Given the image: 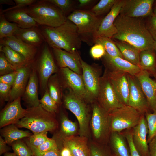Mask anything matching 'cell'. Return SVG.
I'll return each instance as SVG.
<instances>
[{
	"label": "cell",
	"mask_w": 156,
	"mask_h": 156,
	"mask_svg": "<svg viewBox=\"0 0 156 156\" xmlns=\"http://www.w3.org/2000/svg\"><path fill=\"white\" fill-rule=\"evenodd\" d=\"M114 25L117 32L112 37L128 43L140 51L153 50L155 40L141 18H132L119 14Z\"/></svg>",
	"instance_id": "cell-1"
},
{
	"label": "cell",
	"mask_w": 156,
	"mask_h": 156,
	"mask_svg": "<svg viewBox=\"0 0 156 156\" xmlns=\"http://www.w3.org/2000/svg\"><path fill=\"white\" fill-rule=\"evenodd\" d=\"M40 30L46 42L52 48L74 52L81 47L82 41L77 27L67 19L60 26L53 27L41 26Z\"/></svg>",
	"instance_id": "cell-2"
},
{
	"label": "cell",
	"mask_w": 156,
	"mask_h": 156,
	"mask_svg": "<svg viewBox=\"0 0 156 156\" xmlns=\"http://www.w3.org/2000/svg\"><path fill=\"white\" fill-rule=\"evenodd\" d=\"M25 116L15 125L18 127L27 129L33 134L53 131L57 127L54 114L45 110L40 104L27 108Z\"/></svg>",
	"instance_id": "cell-3"
},
{
	"label": "cell",
	"mask_w": 156,
	"mask_h": 156,
	"mask_svg": "<svg viewBox=\"0 0 156 156\" xmlns=\"http://www.w3.org/2000/svg\"><path fill=\"white\" fill-rule=\"evenodd\" d=\"M25 9L27 13L41 26L56 27L67 19L60 9L46 0L37 1Z\"/></svg>",
	"instance_id": "cell-4"
},
{
	"label": "cell",
	"mask_w": 156,
	"mask_h": 156,
	"mask_svg": "<svg viewBox=\"0 0 156 156\" xmlns=\"http://www.w3.org/2000/svg\"><path fill=\"white\" fill-rule=\"evenodd\" d=\"M77 26L82 41L88 45L95 44L96 36L103 19L90 11L76 10L67 17Z\"/></svg>",
	"instance_id": "cell-5"
},
{
	"label": "cell",
	"mask_w": 156,
	"mask_h": 156,
	"mask_svg": "<svg viewBox=\"0 0 156 156\" xmlns=\"http://www.w3.org/2000/svg\"><path fill=\"white\" fill-rule=\"evenodd\" d=\"M68 89L63 96L64 106L73 114L77 119L79 126V135L88 138L89 133L91 116L87 102L71 90Z\"/></svg>",
	"instance_id": "cell-6"
},
{
	"label": "cell",
	"mask_w": 156,
	"mask_h": 156,
	"mask_svg": "<svg viewBox=\"0 0 156 156\" xmlns=\"http://www.w3.org/2000/svg\"><path fill=\"white\" fill-rule=\"evenodd\" d=\"M92 114L90 125L92 135L98 144L107 145L111 133L109 114L96 100L92 103Z\"/></svg>",
	"instance_id": "cell-7"
},
{
	"label": "cell",
	"mask_w": 156,
	"mask_h": 156,
	"mask_svg": "<svg viewBox=\"0 0 156 156\" xmlns=\"http://www.w3.org/2000/svg\"><path fill=\"white\" fill-rule=\"evenodd\" d=\"M109 114L111 133L133 128L139 123L143 115L129 105H124Z\"/></svg>",
	"instance_id": "cell-8"
},
{
	"label": "cell",
	"mask_w": 156,
	"mask_h": 156,
	"mask_svg": "<svg viewBox=\"0 0 156 156\" xmlns=\"http://www.w3.org/2000/svg\"><path fill=\"white\" fill-rule=\"evenodd\" d=\"M96 101L108 113L124 105L118 98L105 70L100 78Z\"/></svg>",
	"instance_id": "cell-9"
},
{
	"label": "cell",
	"mask_w": 156,
	"mask_h": 156,
	"mask_svg": "<svg viewBox=\"0 0 156 156\" xmlns=\"http://www.w3.org/2000/svg\"><path fill=\"white\" fill-rule=\"evenodd\" d=\"M82 76L86 94V101L92 103L96 100L99 90L101 69L99 66L90 65L81 58Z\"/></svg>",
	"instance_id": "cell-10"
},
{
	"label": "cell",
	"mask_w": 156,
	"mask_h": 156,
	"mask_svg": "<svg viewBox=\"0 0 156 156\" xmlns=\"http://www.w3.org/2000/svg\"><path fill=\"white\" fill-rule=\"evenodd\" d=\"M129 86L128 105L142 114L151 112L146 97L135 75L128 73Z\"/></svg>",
	"instance_id": "cell-11"
},
{
	"label": "cell",
	"mask_w": 156,
	"mask_h": 156,
	"mask_svg": "<svg viewBox=\"0 0 156 156\" xmlns=\"http://www.w3.org/2000/svg\"><path fill=\"white\" fill-rule=\"evenodd\" d=\"M38 63L41 87L43 90L47 88L50 77L58 70L52 53L47 43H44Z\"/></svg>",
	"instance_id": "cell-12"
},
{
	"label": "cell",
	"mask_w": 156,
	"mask_h": 156,
	"mask_svg": "<svg viewBox=\"0 0 156 156\" xmlns=\"http://www.w3.org/2000/svg\"><path fill=\"white\" fill-rule=\"evenodd\" d=\"M154 0H124L119 14L130 18L148 17L153 15Z\"/></svg>",
	"instance_id": "cell-13"
},
{
	"label": "cell",
	"mask_w": 156,
	"mask_h": 156,
	"mask_svg": "<svg viewBox=\"0 0 156 156\" xmlns=\"http://www.w3.org/2000/svg\"><path fill=\"white\" fill-rule=\"evenodd\" d=\"M105 70L119 100L123 105H128L129 92L128 73Z\"/></svg>",
	"instance_id": "cell-14"
},
{
	"label": "cell",
	"mask_w": 156,
	"mask_h": 156,
	"mask_svg": "<svg viewBox=\"0 0 156 156\" xmlns=\"http://www.w3.org/2000/svg\"><path fill=\"white\" fill-rule=\"evenodd\" d=\"M124 1V0H117L107 15L103 18L96 34V39L100 37L111 38L116 34L117 30L114 23L120 14Z\"/></svg>",
	"instance_id": "cell-15"
},
{
	"label": "cell",
	"mask_w": 156,
	"mask_h": 156,
	"mask_svg": "<svg viewBox=\"0 0 156 156\" xmlns=\"http://www.w3.org/2000/svg\"><path fill=\"white\" fill-rule=\"evenodd\" d=\"M53 53L60 68H68L81 75L82 69L81 58L77 51L69 52L63 49L52 48Z\"/></svg>",
	"instance_id": "cell-16"
},
{
	"label": "cell",
	"mask_w": 156,
	"mask_h": 156,
	"mask_svg": "<svg viewBox=\"0 0 156 156\" xmlns=\"http://www.w3.org/2000/svg\"><path fill=\"white\" fill-rule=\"evenodd\" d=\"M26 109H23L21 103V97L8 104L1 111L0 127L15 124L25 116Z\"/></svg>",
	"instance_id": "cell-17"
},
{
	"label": "cell",
	"mask_w": 156,
	"mask_h": 156,
	"mask_svg": "<svg viewBox=\"0 0 156 156\" xmlns=\"http://www.w3.org/2000/svg\"><path fill=\"white\" fill-rule=\"evenodd\" d=\"M148 131L147 122L143 114L139 123L132 129L133 143L141 156H149L147 141Z\"/></svg>",
	"instance_id": "cell-18"
},
{
	"label": "cell",
	"mask_w": 156,
	"mask_h": 156,
	"mask_svg": "<svg viewBox=\"0 0 156 156\" xmlns=\"http://www.w3.org/2000/svg\"><path fill=\"white\" fill-rule=\"evenodd\" d=\"M60 71L66 87L86 101V94L82 75L68 68H60Z\"/></svg>",
	"instance_id": "cell-19"
},
{
	"label": "cell",
	"mask_w": 156,
	"mask_h": 156,
	"mask_svg": "<svg viewBox=\"0 0 156 156\" xmlns=\"http://www.w3.org/2000/svg\"><path fill=\"white\" fill-rule=\"evenodd\" d=\"M102 58L105 69L108 70L122 72L135 75L141 70L138 66L121 57H111L106 53Z\"/></svg>",
	"instance_id": "cell-20"
},
{
	"label": "cell",
	"mask_w": 156,
	"mask_h": 156,
	"mask_svg": "<svg viewBox=\"0 0 156 156\" xmlns=\"http://www.w3.org/2000/svg\"><path fill=\"white\" fill-rule=\"evenodd\" d=\"M147 100L152 112L156 110V82L147 72L141 70L135 75Z\"/></svg>",
	"instance_id": "cell-21"
},
{
	"label": "cell",
	"mask_w": 156,
	"mask_h": 156,
	"mask_svg": "<svg viewBox=\"0 0 156 156\" xmlns=\"http://www.w3.org/2000/svg\"><path fill=\"white\" fill-rule=\"evenodd\" d=\"M0 44L9 46L23 55L28 63L34 58L37 50V47L26 44L14 35L1 39Z\"/></svg>",
	"instance_id": "cell-22"
},
{
	"label": "cell",
	"mask_w": 156,
	"mask_h": 156,
	"mask_svg": "<svg viewBox=\"0 0 156 156\" xmlns=\"http://www.w3.org/2000/svg\"><path fill=\"white\" fill-rule=\"evenodd\" d=\"M3 14L9 21L15 23L23 29L37 27L38 25L27 13L25 8L6 12Z\"/></svg>",
	"instance_id": "cell-23"
},
{
	"label": "cell",
	"mask_w": 156,
	"mask_h": 156,
	"mask_svg": "<svg viewBox=\"0 0 156 156\" xmlns=\"http://www.w3.org/2000/svg\"><path fill=\"white\" fill-rule=\"evenodd\" d=\"M88 138L73 136L63 139L62 144L68 148L73 156H90Z\"/></svg>",
	"instance_id": "cell-24"
},
{
	"label": "cell",
	"mask_w": 156,
	"mask_h": 156,
	"mask_svg": "<svg viewBox=\"0 0 156 156\" xmlns=\"http://www.w3.org/2000/svg\"><path fill=\"white\" fill-rule=\"evenodd\" d=\"M17 76L10 93L9 101L11 102L23 95L31 72L30 68L27 65L17 68Z\"/></svg>",
	"instance_id": "cell-25"
},
{
	"label": "cell",
	"mask_w": 156,
	"mask_h": 156,
	"mask_svg": "<svg viewBox=\"0 0 156 156\" xmlns=\"http://www.w3.org/2000/svg\"><path fill=\"white\" fill-rule=\"evenodd\" d=\"M23 99L30 107H36L40 104L38 95V80L36 73L33 69L30 72L29 81L23 94Z\"/></svg>",
	"instance_id": "cell-26"
},
{
	"label": "cell",
	"mask_w": 156,
	"mask_h": 156,
	"mask_svg": "<svg viewBox=\"0 0 156 156\" xmlns=\"http://www.w3.org/2000/svg\"><path fill=\"white\" fill-rule=\"evenodd\" d=\"M109 143L112 151L117 156H130L129 147L123 132H111Z\"/></svg>",
	"instance_id": "cell-27"
},
{
	"label": "cell",
	"mask_w": 156,
	"mask_h": 156,
	"mask_svg": "<svg viewBox=\"0 0 156 156\" xmlns=\"http://www.w3.org/2000/svg\"><path fill=\"white\" fill-rule=\"evenodd\" d=\"M37 27L25 29L19 28L14 36L26 44L38 47L45 40L40 29Z\"/></svg>",
	"instance_id": "cell-28"
},
{
	"label": "cell",
	"mask_w": 156,
	"mask_h": 156,
	"mask_svg": "<svg viewBox=\"0 0 156 156\" xmlns=\"http://www.w3.org/2000/svg\"><path fill=\"white\" fill-rule=\"evenodd\" d=\"M140 67L156 78V55L153 50L141 51L139 54Z\"/></svg>",
	"instance_id": "cell-29"
},
{
	"label": "cell",
	"mask_w": 156,
	"mask_h": 156,
	"mask_svg": "<svg viewBox=\"0 0 156 156\" xmlns=\"http://www.w3.org/2000/svg\"><path fill=\"white\" fill-rule=\"evenodd\" d=\"M1 133L7 144L11 145L14 142L25 138H29L32 134L29 132L20 130L15 124H11L3 128Z\"/></svg>",
	"instance_id": "cell-30"
},
{
	"label": "cell",
	"mask_w": 156,
	"mask_h": 156,
	"mask_svg": "<svg viewBox=\"0 0 156 156\" xmlns=\"http://www.w3.org/2000/svg\"><path fill=\"white\" fill-rule=\"evenodd\" d=\"M115 42L124 59L140 67V51L139 50L133 46L124 42L118 41Z\"/></svg>",
	"instance_id": "cell-31"
},
{
	"label": "cell",
	"mask_w": 156,
	"mask_h": 156,
	"mask_svg": "<svg viewBox=\"0 0 156 156\" xmlns=\"http://www.w3.org/2000/svg\"><path fill=\"white\" fill-rule=\"evenodd\" d=\"M0 51L4 53L8 61L17 68L28 63L23 55L7 45H0Z\"/></svg>",
	"instance_id": "cell-32"
},
{
	"label": "cell",
	"mask_w": 156,
	"mask_h": 156,
	"mask_svg": "<svg viewBox=\"0 0 156 156\" xmlns=\"http://www.w3.org/2000/svg\"><path fill=\"white\" fill-rule=\"evenodd\" d=\"M78 128L77 124L69 119L63 113L60 117V135L62 140L64 138L75 135Z\"/></svg>",
	"instance_id": "cell-33"
},
{
	"label": "cell",
	"mask_w": 156,
	"mask_h": 156,
	"mask_svg": "<svg viewBox=\"0 0 156 156\" xmlns=\"http://www.w3.org/2000/svg\"><path fill=\"white\" fill-rule=\"evenodd\" d=\"M57 74L51 76L47 83L50 95L57 105L61 103L62 92L61 86Z\"/></svg>",
	"instance_id": "cell-34"
},
{
	"label": "cell",
	"mask_w": 156,
	"mask_h": 156,
	"mask_svg": "<svg viewBox=\"0 0 156 156\" xmlns=\"http://www.w3.org/2000/svg\"><path fill=\"white\" fill-rule=\"evenodd\" d=\"M96 43L102 45L104 48L106 53L109 56L124 58L115 42L112 41L111 38L105 37L98 38L95 40Z\"/></svg>",
	"instance_id": "cell-35"
},
{
	"label": "cell",
	"mask_w": 156,
	"mask_h": 156,
	"mask_svg": "<svg viewBox=\"0 0 156 156\" xmlns=\"http://www.w3.org/2000/svg\"><path fill=\"white\" fill-rule=\"evenodd\" d=\"M19 27L15 23H11L3 14L0 16V39L14 35Z\"/></svg>",
	"instance_id": "cell-36"
},
{
	"label": "cell",
	"mask_w": 156,
	"mask_h": 156,
	"mask_svg": "<svg viewBox=\"0 0 156 156\" xmlns=\"http://www.w3.org/2000/svg\"><path fill=\"white\" fill-rule=\"evenodd\" d=\"M117 0H101L90 10L96 16H100L109 12Z\"/></svg>",
	"instance_id": "cell-37"
},
{
	"label": "cell",
	"mask_w": 156,
	"mask_h": 156,
	"mask_svg": "<svg viewBox=\"0 0 156 156\" xmlns=\"http://www.w3.org/2000/svg\"><path fill=\"white\" fill-rule=\"evenodd\" d=\"M42 107L47 112L54 114L58 109V105L51 97L48 88L46 89L42 98L39 100Z\"/></svg>",
	"instance_id": "cell-38"
},
{
	"label": "cell",
	"mask_w": 156,
	"mask_h": 156,
	"mask_svg": "<svg viewBox=\"0 0 156 156\" xmlns=\"http://www.w3.org/2000/svg\"><path fill=\"white\" fill-rule=\"evenodd\" d=\"M11 146L14 153L17 156H31L33 155L30 148L26 144L20 140L14 142Z\"/></svg>",
	"instance_id": "cell-39"
},
{
	"label": "cell",
	"mask_w": 156,
	"mask_h": 156,
	"mask_svg": "<svg viewBox=\"0 0 156 156\" xmlns=\"http://www.w3.org/2000/svg\"><path fill=\"white\" fill-rule=\"evenodd\" d=\"M144 115L148 127V131L147 137L148 144L156 135V110L152 112L146 113Z\"/></svg>",
	"instance_id": "cell-40"
},
{
	"label": "cell",
	"mask_w": 156,
	"mask_h": 156,
	"mask_svg": "<svg viewBox=\"0 0 156 156\" xmlns=\"http://www.w3.org/2000/svg\"><path fill=\"white\" fill-rule=\"evenodd\" d=\"M107 145L92 144L89 146L90 156H110L112 151Z\"/></svg>",
	"instance_id": "cell-41"
},
{
	"label": "cell",
	"mask_w": 156,
	"mask_h": 156,
	"mask_svg": "<svg viewBox=\"0 0 156 156\" xmlns=\"http://www.w3.org/2000/svg\"><path fill=\"white\" fill-rule=\"evenodd\" d=\"M17 69L8 61L4 53L2 52H0V75H4L14 72Z\"/></svg>",
	"instance_id": "cell-42"
},
{
	"label": "cell",
	"mask_w": 156,
	"mask_h": 156,
	"mask_svg": "<svg viewBox=\"0 0 156 156\" xmlns=\"http://www.w3.org/2000/svg\"><path fill=\"white\" fill-rule=\"evenodd\" d=\"M47 133L48 132H45L33 134L27 140L33 146L36 147L39 146L49 138L47 136Z\"/></svg>",
	"instance_id": "cell-43"
},
{
	"label": "cell",
	"mask_w": 156,
	"mask_h": 156,
	"mask_svg": "<svg viewBox=\"0 0 156 156\" xmlns=\"http://www.w3.org/2000/svg\"><path fill=\"white\" fill-rule=\"evenodd\" d=\"M46 0L58 8L65 15L71 8L73 3L72 1L70 0Z\"/></svg>",
	"instance_id": "cell-44"
},
{
	"label": "cell",
	"mask_w": 156,
	"mask_h": 156,
	"mask_svg": "<svg viewBox=\"0 0 156 156\" xmlns=\"http://www.w3.org/2000/svg\"><path fill=\"white\" fill-rule=\"evenodd\" d=\"M36 147L39 151L44 152L59 149L55 139L50 138L42 145Z\"/></svg>",
	"instance_id": "cell-45"
},
{
	"label": "cell",
	"mask_w": 156,
	"mask_h": 156,
	"mask_svg": "<svg viewBox=\"0 0 156 156\" xmlns=\"http://www.w3.org/2000/svg\"><path fill=\"white\" fill-rule=\"evenodd\" d=\"M25 142L27 145L31 150L34 156H60V149L48 152H42L31 145L27 140Z\"/></svg>",
	"instance_id": "cell-46"
},
{
	"label": "cell",
	"mask_w": 156,
	"mask_h": 156,
	"mask_svg": "<svg viewBox=\"0 0 156 156\" xmlns=\"http://www.w3.org/2000/svg\"><path fill=\"white\" fill-rule=\"evenodd\" d=\"M16 5L11 7L1 10L0 14L11 10L25 8L35 3L36 0H14Z\"/></svg>",
	"instance_id": "cell-47"
},
{
	"label": "cell",
	"mask_w": 156,
	"mask_h": 156,
	"mask_svg": "<svg viewBox=\"0 0 156 156\" xmlns=\"http://www.w3.org/2000/svg\"><path fill=\"white\" fill-rule=\"evenodd\" d=\"M90 53L93 59L98 60L102 58L105 55L106 52L102 45L96 43L91 48Z\"/></svg>",
	"instance_id": "cell-48"
},
{
	"label": "cell",
	"mask_w": 156,
	"mask_h": 156,
	"mask_svg": "<svg viewBox=\"0 0 156 156\" xmlns=\"http://www.w3.org/2000/svg\"><path fill=\"white\" fill-rule=\"evenodd\" d=\"M132 129H126L123 132L126 137L129 147L130 156H141L135 148L133 143Z\"/></svg>",
	"instance_id": "cell-49"
},
{
	"label": "cell",
	"mask_w": 156,
	"mask_h": 156,
	"mask_svg": "<svg viewBox=\"0 0 156 156\" xmlns=\"http://www.w3.org/2000/svg\"><path fill=\"white\" fill-rule=\"evenodd\" d=\"M146 27L155 41H156V17L153 15L148 18Z\"/></svg>",
	"instance_id": "cell-50"
},
{
	"label": "cell",
	"mask_w": 156,
	"mask_h": 156,
	"mask_svg": "<svg viewBox=\"0 0 156 156\" xmlns=\"http://www.w3.org/2000/svg\"><path fill=\"white\" fill-rule=\"evenodd\" d=\"M12 86L0 82V96L1 99L4 101H9Z\"/></svg>",
	"instance_id": "cell-51"
},
{
	"label": "cell",
	"mask_w": 156,
	"mask_h": 156,
	"mask_svg": "<svg viewBox=\"0 0 156 156\" xmlns=\"http://www.w3.org/2000/svg\"><path fill=\"white\" fill-rule=\"evenodd\" d=\"M18 74L16 70L4 75L1 76L0 82L12 86L16 79Z\"/></svg>",
	"instance_id": "cell-52"
},
{
	"label": "cell",
	"mask_w": 156,
	"mask_h": 156,
	"mask_svg": "<svg viewBox=\"0 0 156 156\" xmlns=\"http://www.w3.org/2000/svg\"><path fill=\"white\" fill-rule=\"evenodd\" d=\"M149 156H156V135L148 143Z\"/></svg>",
	"instance_id": "cell-53"
},
{
	"label": "cell",
	"mask_w": 156,
	"mask_h": 156,
	"mask_svg": "<svg viewBox=\"0 0 156 156\" xmlns=\"http://www.w3.org/2000/svg\"><path fill=\"white\" fill-rule=\"evenodd\" d=\"M7 143L2 137L0 136V155L5 153L8 151V147L7 145Z\"/></svg>",
	"instance_id": "cell-54"
},
{
	"label": "cell",
	"mask_w": 156,
	"mask_h": 156,
	"mask_svg": "<svg viewBox=\"0 0 156 156\" xmlns=\"http://www.w3.org/2000/svg\"><path fill=\"white\" fill-rule=\"evenodd\" d=\"M59 149L60 156H73L69 149L65 146L63 145Z\"/></svg>",
	"instance_id": "cell-55"
},
{
	"label": "cell",
	"mask_w": 156,
	"mask_h": 156,
	"mask_svg": "<svg viewBox=\"0 0 156 156\" xmlns=\"http://www.w3.org/2000/svg\"><path fill=\"white\" fill-rule=\"evenodd\" d=\"M0 4H5L14 6L16 5L14 0H0Z\"/></svg>",
	"instance_id": "cell-56"
},
{
	"label": "cell",
	"mask_w": 156,
	"mask_h": 156,
	"mask_svg": "<svg viewBox=\"0 0 156 156\" xmlns=\"http://www.w3.org/2000/svg\"><path fill=\"white\" fill-rule=\"evenodd\" d=\"M92 1L91 0H79V6L81 7L84 6L89 4Z\"/></svg>",
	"instance_id": "cell-57"
},
{
	"label": "cell",
	"mask_w": 156,
	"mask_h": 156,
	"mask_svg": "<svg viewBox=\"0 0 156 156\" xmlns=\"http://www.w3.org/2000/svg\"><path fill=\"white\" fill-rule=\"evenodd\" d=\"M153 15L156 17V1L154 2L153 10Z\"/></svg>",
	"instance_id": "cell-58"
},
{
	"label": "cell",
	"mask_w": 156,
	"mask_h": 156,
	"mask_svg": "<svg viewBox=\"0 0 156 156\" xmlns=\"http://www.w3.org/2000/svg\"><path fill=\"white\" fill-rule=\"evenodd\" d=\"M4 156H17L14 153L7 152L5 153Z\"/></svg>",
	"instance_id": "cell-59"
},
{
	"label": "cell",
	"mask_w": 156,
	"mask_h": 156,
	"mask_svg": "<svg viewBox=\"0 0 156 156\" xmlns=\"http://www.w3.org/2000/svg\"><path fill=\"white\" fill-rule=\"evenodd\" d=\"M154 50L156 55V41H155L154 46Z\"/></svg>",
	"instance_id": "cell-60"
},
{
	"label": "cell",
	"mask_w": 156,
	"mask_h": 156,
	"mask_svg": "<svg viewBox=\"0 0 156 156\" xmlns=\"http://www.w3.org/2000/svg\"><path fill=\"white\" fill-rule=\"evenodd\" d=\"M110 156H117L112 151L111 154Z\"/></svg>",
	"instance_id": "cell-61"
},
{
	"label": "cell",
	"mask_w": 156,
	"mask_h": 156,
	"mask_svg": "<svg viewBox=\"0 0 156 156\" xmlns=\"http://www.w3.org/2000/svg\"><path fill=\"white\" fill-rule=\"evenodd\" d=\"M31 156H34V155H32Z\"/></svg>",
	"instance_id": "cell-62"
}]
</instances>
